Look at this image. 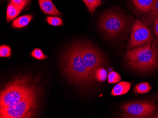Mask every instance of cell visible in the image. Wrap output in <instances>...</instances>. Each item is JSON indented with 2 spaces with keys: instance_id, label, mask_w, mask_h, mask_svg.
I'll return each mask as SVG.
<instances>
[{
  "instance_id": "cell-6",
  "label": "cell",
  "mask_w": 158,
  "mask_h": 118,
  "mask_svg": "<svg viewBox=\"0 0 158 118\" xmlns=\"http://www.w3.org/2000/svg\"><path fill=\"white\" fill-rule=\"evenodd\" d=\"M126 25L123 15L114 11L105 13L100 19V27L110 37L118 36L124 29Z\"/></svg>"
},
{
  "instance_id": "cell-19",
  "label": "cell",
  "mask_w": 158,
  "mask_h": 118,
  "mask_svg": "<svg viewBox=\"0 0 158 118\" xmlns=\"http://www.w3.org/2000/svg\"><path fill=\"white\" fill-rule=\"evenodd\" d=\"M11 55V48L6 45H2L0 47V57L8 58Z\"/></svg>"
},
{
  "instance_id": "cell-12",
  "label": "cell",
  "mask_w": 158,
  "mask_h": 118,
  "mask_svg": "<svg viewBox=\"0 0 158 118\" xmlns=\"http://www.w3.org/2000/svg\"><path fill=\"white\" fill-rule=\"evenodd\" d=\"M33 16L31 15H24L20 17L13 21L12 26L14 28L20 29L27 26L31 21Z\"/></svg>"
},
{
  "instance_id": "cell-3",
  "label": "cell",
  "mask_w": 158,
  "mask_h": 118,
  "mask_svg": "<svg viewBox=\"0 0 158 118\" xmlns=\"http://www.w3.org/2000/svg\"><path fill=\"white\" fill-rule=\"evenodd\" d=\"M151 43L127 52L125 57L129 67L140 71H151L158 67V49Z\"/></svg>"
},
{
  "instance_id": "cell-23",
  "label": "cell",
  "mask_w": 158,
  "mask_h": 118,
  "mask_svg": "<svg viewBox=\"0 0 158 118\" xmlns=\"http://www.w3.org/2000/svg\"><path fill=\"white\" fill-rule=\"evenodd\" d=\"M154 30L156 36L158 37V16L155 18L154 22Z\"/></svg>"
},
{
  "instance_id": "cell-21",
  "label": "cell",
  "mask_w": 158,
  "mask_h": 118,
  "mask_svg": "<svg viewBox=\"0 0 158 118\" xmlns=\"http://www.w3.org/2000/svg\"><path fill=\"white\" fill-rule=\"evenodd\" d=\"M148 13L151 17L155 19L158 16V0H155L152 10Z\"/></svg>"
},
{
  "instance_id": "cell-16",
  "label": "cell",
  "mask_w": 158,
  "mask_h": 118,
  "mask_svg": "<svg viewBox=\"0 0 158 118\" xmlns=\"http://www.w3.org/2000/svg\"><path fill=\"white\" fill-rule=\"evenodd\" d=\"M107 77V72L103 68L99 67L96 71L95 78L100 82H103Z\"/></svg>"
},
{
  "instance_id": "cell-2",
  "label": "cell",
  "mask_w": 158,
  "mask_h": 118,
  "mask_svg": "<svg viewBox=\"0 0 158 118\" xmlns=\"http://www.w3.org/2000/svg\"><path fill=\"white\" fill-rule=\"evenodd\" d=\"M37 91V88L31 83L30 76L26 75L17 77L2 90L0 108L15 105Z\"/></svg>"
},
{
  "instance_id": "cell-9",
  "label": "cell",
  "mask_w": 158,
  "mask_h": 118,
  "mask_svg": "<svg viewBox=\"0 0 158 118\" xmlns=\"http://www.w3.org/2000/svg\"><path fill=\"white\" fill-rule=\"evenodd\" d=\"M39 2L41 9L45 14L53 16L61 15L51 0H39Z\"/></svg>"
},
{
  "instance_id": "cell-15",
  "label": "cell",
  "mask_w": 158,
  "mask_h": 118,
  "mask_svg": "<svg viewBox=\"0 0 158 118\" xmlns=\"http://www.w3.org/2000/svg\"><path fill=\"white\" fill-rule=\"evenodd\" d=\"M87 6L89 11L93 13L97 8L102 4L101 0H82Z\"/></svg>"
},
{
  "instance_id": "cell-20",
  "label": "cell",
  "mask_w": 158,
  "mask_h": 118,
  "mask_svg": "<svg viewBox=\"0 0 158 118\" xmlns=\"http://www.w3.org/2000/svg\"><path fill=\"white\" fill-rule=\"evenodd\" d=\"M31 55L33 57L38 60L45 59L48 58L47 55H45L42 51L39 48H35L32 52Z\"/></svg>"
},
{
  "instance_id": "cell-22",
  "label": "cell",
  "mask_w": 158,
  "mask_h": 118,
  "mask_svg": "<svg viewBox=\"0 0 158 118\" xmlns=\"http://www.w3.org/2000/svg\"><path fill=\"white\" fill-rule=\"evenodd\" d=\"M11 2L17 7L19 9L22 10L24 8L27 3L24 0H11Z\"/></svg>"
},
{
  "instance_id": "cell-5",
  "label": "cell",
  "mask_w": 158,
  "mask_h": 118,
  "mask_svg": "<svg viewBox=\"0 0 158 118\" xmlns=\"http://www.w3.org/2000/svg\"><path fill=\"white\" fill-rule=\"evenodd\" d=\"M80 44L84 64L91 77L94 80L96 71L104 64L105 59L99 51L89 43L80 42Z\"/></svg>"
},
{
  "instance_id": "cell-4",
  "label": "cell",
  "mask_w": 158,
  "mask_h": 118,
  "mask_svg": "<svg viewBox=\"0 0 158 118\" xmlns=\"http://www.w3.org/2000/svg\"><path fill=\"white\" fill-rule=\"evenodd\" d=\"M38 91L26 97L15 105L0 108L1 118H32L38 106Z\"/></svg>"
},
{
  "instance_id": "cell-25",
  "label": "cell",
  "mask_w": 158,
  "mask_h": 118,
  "mask_svg": "<svg viewBox=\"0 0 158 118\" xmlns=\"http://www.w3.org/2000/svg\"><path fill=\"white\" fill-rule=\"evenodd\" d=\"M157 118H158V116H157Z\"/></svg>"
},
{
  "instance_id": "cell-17",
  "label": "cell",
  "mask_w": 158,
  "mask_h": 118,
  "mask_svg": "<svg viewBox=\"0 0 158 118\" xmlns=\"http://www.w3.org/2000/svg\"><path fill=\"white\" fill-rule=\"evenodd\" d=\"M121 80V78L120 76L116 72L112 71V72H110L107 75L108 82L110 84L117 83L119 82Z\"/></svg>"
},
{
  "instance_id": "cell-14",
  "label": "cell",
  "mask_w": 158,
  "mask_h": 118,
  "mask_svg": "<svg viewBox=\"0 0 158 118\" xmlns=\"http://www.w3.org/2000/svg\"><path fill=\"white\" fill-rule=\"evenodd\" d=\"M151 89V86L149 83L142 82L135 86L134 90L136 94H143L148 93Z\"/></svg>"
},
{
  "instance_id": "cell-13",
  "label": "cell",
  "mask_w": 158,
  "mask_h": 118,
  "mask_svg": "<svg viewBox=\"0 0 158 118\" xmlns=\"http://www.w3.org/2000/svg\"><path fill=\"white\" fill-rule=\"evenodd\" d=\"M21 10L19 9L15 6L12 2H10L8 5L7 9V20L10 22L15 18L21 12Z\"/></svg>"
},
{
  "instance_id": "cell-24",
  "label": "cell",
  "mask_w": 158,
  "mask_h": 118,
  "mask_svg": "<svg viewBox=\"0 0 158 118\" xmlns=\"http://www.w3.org/2000/svg\"><path fill=\"white\" fill-rule=\"evenodd\" d=\"M24 1L26 2L27 4L30 1V0H24Z\"/></svg>"
},
{
  "instance_id": "cell-10",
  "label": "cell",
  "mask_w": 158,
  "mask_h": 118,
  "mask_svg": "<svg viewBox=\"0 0 158 118\" xmlns=\"http://www.w3.org/2000/svg\"><path fill=\"white\" fill-rule=\"evenodd\" d=\"M155 0H132L133 4L141 12L148 13L151 11Z\"/></svg>"
},
{
  "instance_id": "cell-1",
  "label": "cell",
  "mask_w": 158,
  "mask_h": 118,
  "mask_svg": "<svg viewBox=\"0 0 158 118\" xmlns=\"http://www.w3.org/2000/svg\"><path fill=\"white\" fill-rule=\"evenodd\" d=\"M61 66L69 81L75 84L87 86L94 82L83 61L80 42L73 44L63 53Z\"/></svg>"
},
{
  "instance_id": "cell-8",
  "label": "cell",
  "mask_w": 158,
  "mask_h": 118,
  "mask_svg": "<svg viewBox=\"0 0 158 118\" xmlns=\"http://www.w3.org/2000/svg\"><path fill=\"white\" fill-rule=\"evenodd\" d=\"M123 112L132 117L145 118L154 112L155 105L144 102H134L124 104L121 107Z\"/></svg>"
},
{
  "instance_id": "cell-7",
  "label": "cell",
  "mask_w": 158,
  "mask_h": 118,
  "mask_svg": "<svg viewBox=\"0 0 158 118\" xmlns=\"http://www.w3.org/2000/svg\"><path fill=\"white\" fill-rule=\"evenodd\" d=\"M152 36L149 28L139 20L135 21L130 36V47H137L151 43Z\"/></svg>"
},
{
  "instance_id": "cell-18",
  "label": "cell",
  "mask_w": 158,
  "mask_h": 118,
  "mask_svg": "<svg viewBox=\"0 0 158 118\" xmlns=\"http://www.w3.org/2000/svg\"><path fill=\"white\" fill-rule=\"evenodd\" d=\"M47 22L53 26H61L63 25V22L62 19L60 17H47Z\"/></svg>"
},
{
  "instance_id": "cell-11",
  "label": "cell",
  "mask_w": 158,
  "mask_h": 118,
  "mask_svg": "<svg viewBox=\"0 0 158 118\" xmlns=\"http://www.w3.org/2000/svg\"><path fill=\"white\" fill-rule=\"evenodd\" d=\"M131 86V83L129 82H120L112 90V95L118 96L125 95L129 91Z\"/></svg>"
}]
</instances>
